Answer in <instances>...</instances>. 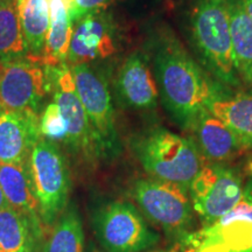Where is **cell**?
<instances>
[{"label":"cell","instance_id":"cell-11","mask_svg":"<svg viewBox=\"0 0 252 252\" xmlns=\"http://www.w3.org/2000/svg\"><path fill=\"white\" fill-rule=\"evenodd\" d=\"M74 25L68 52L71 65L91 63L115 54L117 36L109 14L102 11L88 14Z\"/></svg>","mask_w":252,"mask_h":252},{"label":"cell","instance_id":"cell-18","mask_svg":"<svg viewBox=\"0 0 252 252\" xmlns=\"http://www.w3.org/2000/svg\"><path fill=\"white\" fill-rule=\"evenodd\" d=\"M50 27L41 59L47 67L65 63L72 35V23L69 17L67 0H48Z\"/></svg>","mask_w":252,"mask_h":252},{"label":"cell","instance_id":"cell-2","mask_svg":"<svg viewBox=\"0 0 252 252\" xmlns=\"http://www.w3.org/2000/svg\"><path fill=\"white\" fill-rule=\"evenodd\" d=\"M190 35L201 65L229 90L241 89L235 64L229 5L200 0L190 18Z\"/></svg>","mask_w":252,"mask_h":252},{"label":"cell","instance_id":"cell-10","mask_svg":"<svg viewBox=\"0 0 252 252\" xmlns=\"http://www.w3.org/2000/svg\"><path fill=\"white\" fill-rule=\"evenodd\" d=\"M47 74L52 93H54V102L61 110L67 125L65 144L72 153L89 161L99 159L93 130L77 94L71 69L62 63L55 67H47Z\"/></svg>","mask_w":252,"mask_h":252},{"label":"cell","instance_id":"cell-15","mask_svg":"<svg viewBox=\"0 0 252 252\" xmlns=\"http://www.w3.org/2000/svg\"><path fill=\"white\" fill-rule=\"evenodd\" d=\"M0 187L9 207L27 216L35 228L43 234L45 224L41 220L39 203L33 190L28 161L0 162Z\"/></svg>","mask_w":252,"mask_h":252},{"label":"cell","instance_id":"cell-8","mask_svg":"<svg viewBox=\"0 0 252 252\" xmlns=\"http://www.w3.org/2000/svg\"><path fill=\"white\" fill-rule=\"evenodd\" d=\"M50 91L41 56L27 54L0 61V109L39 115L42 99Z\"/></svg>","mask_w":252,"mask_h":252},{"label":"cell","instance_id":"cell-23","mask_svg":"<svg viewBox=\"0 0 252 252\" xmlns=\"http://www.w3.org/2000/svg\"><path fill=\"white\" fill-rule=\"evenodd\" d=\"M41 137L47 140L60 143L67 139V125L61 110L55 102L48 104L43 110L39 121Z\"/></svg>","mask_w":252,"mask_h":252},{"label":"cell","instance_id":"cell-27","mask_svg":"<svg viewBox=\"0 0 252 252\" xmlns=\"http://www.w3.org/2000/svg\"><path fill=\"white\" fill-rule=\"evenodd\" d=\"M8 206H9V204L7 202V200H6V197H5V195H4V191H2L1 187H0V210L4 209V208L8 207Z\"/></svg>","mask_w":252,"mask_h":252},{"label":"cell","instance_id":"cell-28","mask_svg":"<svg viewBox=\"0 0 252 252\" xmlns=\"http://www.w3.org/2000/svg\"><path fill=\"white\" fill-rule=\"evenodd\" d=\"M212 1H217V2H220V4H225V5H231V4H235V2L241 1V0H212Z\"/></svg>","mask_w":252,"mask_h":252},{"label":"cell","instance_id":"cell-17","mask_svg":"<svg viewBox=\"0 0 252 252\" xmlns=\"http://www.w3.org/2000/svg\"><path fill=\"white\" fill-rule=\"evenodd\" d=\"M43 234L12 207L0 210V252H36Z\"/></svg>","mask_w":252,"mask_h":252},{"label":"cell","instance_id":"cell-5","mask_svg":"<svg viewBox=\"0 0 252 252\" xmlns=\"http://www.w3.org/2000/svg\"><path fill=\"white\" fill-rule=\"evenodd\" d=\"M75 87L93 130L99 159H111L121 152L111 93L105 75L89 63L71 65Z\"/></svg>","mask_w":252,"mask_h":252},{"label":"cell","instance_id":"cell-16","mask_svg":"<svg viewBox=\"0 0 252 252\" xmlns=\"http://www.w3.org/2000/svg\"><path fill=\"white\" fill-rule=\"evenodd\" d=\"M207 110L236 134L245 149L252 150V93L225 94L214 98Z\"/></svg>","mask_w":252,"mask_h":252},{"label":"cell","instance_id":"cell-22","mask_svg":"<svg viewBox=\"0 0 252 252\" xmlns=\"http://www.w3.org/2000/svg\"><path fill=\"white\" fill-rule=\"evenodd\" d=\"M17 0H2L0 4V61L27 55Z\"/></svg>","mask_w":252,"mask_h":252},{"label":"cell","instance_id":"cell-12","mask_svg":"<svg viewBox=\"0 0 252 252\" xmlns=\"http://www.w3.org/2000/svg\"><path fill=\"white\" fill-rule=\"evenodd\" d=\"M115 89L119 102L127 108H156L159 90L149 60L143 53L135 52L125 60L116 76Z\"/></svg>","mask_w":252,"mask_h":252},{"label":"cell","instance_id":"cell-21","mask_svg":"<svg viewBox=\"0 0 252 252\" xmlns=\"http://www.w3.org/2000/svg\"><path fill=\"white\" fill-rule=\"evenodd\" d=\"M41 252H84L83 225L76 208H67L56 220Z\"/></svg>","mask_w":252,"mask_h":252},{"label":"cell","instance_id":"cell-20","mask_svg":"<svg viewBox=\"0 0 252 252\" xmlns=\"http://www.w3.org/2000/svg\"><path fill=\"white\" fill-rule=\"evenodd\" d=\"M229 7L236 69L242 84L252 93V20L239 2Z\"/></svg>","mask_w":252,"mask_h":252},{"label":"cell","instance_id":"cell-14","mask_svg":"<svg viewBox=\"0 0 252 252\" xmlns=\"http://www.w3.org/2000/svg\"><path fill=\"white\" fill-rule=\"evenodd\" d=\"M39 115L0 109V162L30 160L32 150L41 138Z\"/></svg>","mask_w":252,"mask_h":252},{"label":"cell","instance_id":"cell-1","mask_svg":"<svg viewBox=\"0 0 252 252\" xmlns=\"http://www.w3.org/2000/svg\"><path fill=\"white\" fill-rule=\"evenodd\" d=\"M153 72L167 113L186 131L214 98L231 93L214 80L171 33L161 34L154 42Z\"/></svg>","mask_w":252,"mask_h":252},{"label":"cell","instance_id":"cell-25","mask_svg":"<svg viewBox=\"0 0 252 252\" xmlns=\"http://www.w3.org/2000/svg\"><path fill=\"white\" fill-rule=\"evenodd\" d=\"M238 2L241 5V7L243 8L245 14L252 20V0H241Z\"/></svg>","mask_w":252,"mask_h":252},{"label":"cell","instance_id":"cell-6","mask_svg":"<svg viewBox=\"0 0 252 252\" xmlns=\"http://www.w3.org/2000/svg\"><path fill=\"white\" fill-rule=\"evenodd\" d=\"M132 197L145 216L167 234L185 238L190 234L194 209L189 191L181 186L157 179H139Z\"/></svg>","mask_w":252,"mask_h":252},{"label":"cell","instance_id":"cell-30","mask_svg":"<svg viewBox=\"0 0 252 252\" xmlns=\"http://www.w3.org/2000/svg\"><path fill=\"white\" fill-rule=\"evenodd\" d=\"M1 1H2V0H0V4H1Z\"/></svg>","mask_w":252,"mask_h":252},{"label":"cell","instance_id":"cell-13","mask_svg":"<svg viewBox=\"0 0 252 252\" xmlns=\"http://www.w3.org/2000/svg\"><path fill=\"white\" fill-rule=\"evenodd\" d=\"M187 131L204 162L225 163L247 150L234 132L207 109L194 119Z\"/></svg>","mask_w":252,"mask_h":252},{"label":"cell","instance_id":"cell-29","mask_svg":"<svg viewBox=\"0 0 252 252\" xmlns=\"http://www.w3.org/2000/svg\"><path fill=\"white\" fill-rule=\"evenodd\" d=\"M67 1H68V4H69V6H71V4H72V1H74V0H67ZM69 8H70V7H69Z\"/></svg>","mask_w":252,"mask_h":252},{"label":"cell","instance_id":"cell-24","mask_svg":"<svg viewBox=\"0 0 252 252\" xmlns=\"http://www.w3.org/2000/svg\"><path fill=\"white\" fill-rule=\"evenodd\" d=\"M111 0H74L69 8V17L72 25L88 14L100 12Z\"/></svg>","mask_w":252,"mask_h":252},{"label":"cell","instance_id":"cell-7","mask_svg":"<svg viewBox=\"0 0 252 252\" xmlns=\"http://www.w3.org/2000/svg\"><path fill=\"white\" fill-rule=\"evenodd\" d=\"M94 229L108 252H141L153 248L160 239L139 210L125 201L100 207L94 215Z\"/></svg>","mask_w":252,"mask_h":252},{"label":"cell","instance_id":"cell-19","mask_svg":"<svg viewBox=\"0 0 252 252\" xmlns=\"http://www.w3.org/2000/svg\"><path fill=\"white\" fill-rule=\"evenodd\" d=\"M17 8L28 54L41 56L50 27L48 0H17Z\"/></svg>","mask_w":252,"mask_h":252},{"label":"cell","instance_id":"cell-9","mask_svg":"<svg viewBox=\"0 0 252 252\" xmlns=\"http://www.w3.org/2000/svg\"><path fill=\"white\" fill-rule=\"evenodd\" d=\"M188 191L194 212L203 226H209L241 200L243 184L238 173L225 163L204 162Z\"/></svg>","mask_w":252,"mask_h":252},{"label":"cell","instance_id":"cell-4","mask_svg":"<svg viewBox=\"0 0 252 252\" xmlns=\"http://www.w3.org/2000/svg\"><path fill=\"white\" fill-rule=\"evenodd\" d=\"M28 165L41 220L47 228H53L68 207L71 187L68 162L54 141L41 137Z\"/></svg>","mask_w":252,"mask_h":252},{"label":"cell","instance_id":"cell-26","mask_svg":"<svg viewBox=\"0 0 252 252\" xmlns=\"http://www.w3.org/2000/svg\"><path fill=\"white\" fill-rule=\"evenodd\" d=\"M146 252H185V249L182 247V244L174 245L171 249H161V250H151Z\"/></svg>","mask_w":252,"mask_h":252},{"label":"cell","instance_id":"cell-3","mask_svg":"<svg viewBox=\"0 0 252 252\" xmlns=\"http://www.w3.org/2000/svg\"><path fill=\"white\" fill-rule=\"evenodd\" d=\"M134 152L151 178L172 182L187 190L204 163L190 138L165 127L151 128L141 134L135 139Z\"/></svg>","mask_w":252,"mask_h":252}]
</instances>
